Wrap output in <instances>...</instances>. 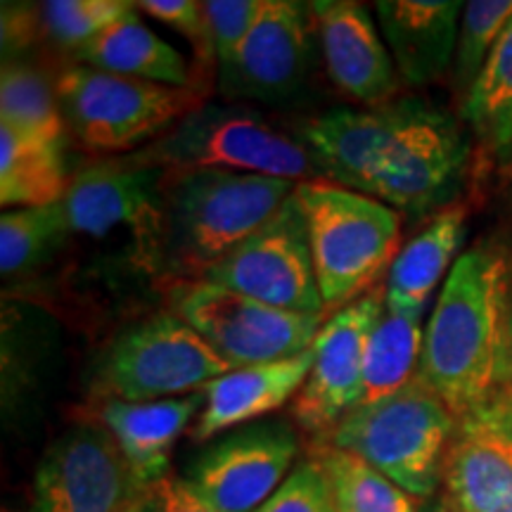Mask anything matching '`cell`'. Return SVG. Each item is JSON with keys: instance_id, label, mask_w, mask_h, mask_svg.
Wrapping results in <instances>:
<instances>
[{"instance_id": "6da1fadb", "label": "cell", "mask_w": 512, "mask_h": 512, "mask_svg": "<svg viewBox=\"0 0 512 512\" xmlns=\"http://www.w3.org/2000/svg\"><path fill=\"white\" fill-rule=\"evenodd\" d=\"M302 143L330 183L406 214L448 207L470 164L463 126L420 98L325 112L302 126Z\"/></svg>"}, {"instance_id": "7a4b0ae2", "label": "cell", "mask_w": 512, "mask_h": 512, "mask_svg": "<svg viewBox=\"0 0 512 512\" xmlns=\"http://www.w3.org/2000/svg\"><path fill=\"white\" fill-rule=\"evenodd\" d=\"M510 266L501 249L460 254L425 325L418 377L456 418L477 411L503 387Z\"/></svg>"}, {"instance_id": "3957f363", "label": "cell", "mask_w": 512, "mask_h": 512, "mask_svg": "<svg viewBox=\"0 0 512 512\" xmlns=\"http://www.w3.org/2000/svg\"><path fill=\"white\" fill-rule=\"evenodd\" d=\"M297 185L226 169L166 171L164 261L185 278H200L204 268L264 228Z\"/></svg>"}, {"instance_id": "277c9868", "label": "cell", "mask_w": 512, "mask_h": 512, "mask_svg": "<svg viewBox=\"0 0 512 512\" xmlns=\"http://www.w3.org/2000/svg\"><path fill=\"white\" fill-rule=\"evenodd\" d=\"M297 202L325 313H337L389 273L401 245V211L328 181L299 183Z\"/></svg>"}, {"instance_id": "5b68a950", "label": "cell", "mask_w": 512, "mask_h": 512, "mask_svg": "<svg viewBox=\"0 0 512 512\" xmlns=\"http://www.w3.org/2000/svg\"><path fill=\"white\" fill-rule=\"evenodd\" d=\"M456 425L451 408L415 375L399 392L351 411L325 444L354 453L406 494L427 501L441 491Z\"/></svg>"}, {"instance_id": "8992f818", "label": "cell", "mask_w": 512, "mask_h": 512, "mask_svg": "<svg viewBox=\"0 0 512 512\" xmlns=\"http://www.w3.org/2000/svg\"><path fill=\"white\" fill-rule=\"evenodd\" d=\"M128 162L164 171L226 169L238 174L287 178L294 183L328 181L323 166L302 143L278 131L259 112L204 102Z\"/></svg>"}, {"instance_id": "52a82bcc", "label": "cell", "mask_w": 512, "mask_h": 512, "mask_svg": "<svg viewBox=\"0 0 512 512\" xmlns=\"http://www.w3.org/2000/svg\"><path fill=\"white\" fill-rule=\"evenodd\" d=\"M55 95L76 143L105 157L143 150L204 105V95L192 88L128 79L86 64L64 69Z\"/></svg>"}, {"instance_id": "ba28073f", "label": "cell", "mask_w": 512, "mask_h": 512, "mask_svg": "<svg viewBox=\"0 0 512 512\" xmlns=\"http://www.w3.org/2000/svg\"><path fill=\"white\" fill-rule=\"evenodd\" d=\"M235 370L171 311L121 332L102 356L95 392L105 401H162L202 392Z\"/></svg>"}, {"instance_id": "9c48e42d", "label": "cell", "mask_w": 512, "mask_h": 512, "mask_svg": "<svg viewBox=\"0 0 512 512\" xmlns=\"http://www.w3.org/2000/svg\"><path fill=\"white\" fill-rule=\"evenodd\" d=\"M166 299L169 311L200 332L233 368L304 354L328 320L275 309L200 278H178L166 290Z\"/></svg>"}, {"instance_id": "30bf717a", "label": "cell", "mask_w": 512, "mask_h": 512, "mask_svg": "<svg viewBox=\"0 0 512 512\" xmlns=\"http://www.w3.org/2000/svg\"><path fill=\"white\" fill-rule=\"evenodd\" d=\"M200 280L245 294L254 302L275 309L304 316H328L320 297L297 192L264 228L249 235L216 264L204 268Z\"/></svg>"}, {"instance_id": "8fae6325", "label": "cell", "mask_w": 512, "mask_h": 512, "mask_svg": "<svg viewBox=\"0 0 512 512\" xmlns=\"http://www.w3.org/2000/svg\"><path fill=\"white\" fill-rule=\"evenodd\" d=\"M164 176V169L133 164L126 157H105L83 166L60 202L69 235L105 238L126 228L136 238L143 266L164 264Z\"/></svg>"}, {"instance_id": "7c38bea8", "label": "cell", "mask_w": 512, "mask_h": 512, "mask_svg": "<svg viewBox=\"0 0 512 512\" xmlns=\"http://www.w3.org/2000/svg\"><path fill=\"white\" fill-rule=\"evenodd\" d=\"M143 496L117 439L100 425L62 434L34 479L36 512H138Z\"/></svg>"}, {"instance_id": "4fadbf2b", "label": "cell", "mask_w": 512, "mask_h": 512, "mask_svg": "<svg viewBox=\"0 0 512 512\" xmlns=\"http://www.w3.org/2000/svg\"><path fill=\"white\" fill-rule=\"evenodd\" d=\"M299 437L287 422L261 420L223 434L185 470V482L221 512H256L290 477Z\"/></svg>"}, {"instance_id": "5bb4252c", "label": "cell", "mask_w": 512, "mask_h": 512, "mask_svg": "<svg viewBox=\"0 0 512 512\" xmlns=\"http://www.w3.org/2000/svg\"><path fill=\"white\" fill-rule=\"evenodd\" d=\"M387 290L380 283L366 297L325 320L313 342V366L292 401V415L304 432L328 437L363 403L366 342L384 309Z\"/></svg>"}, {"instance_id": "9a60e30c", "label": "cell", "mask_w": 512, "mask_h": 512, "mask_svg": "<svg viewBox=\"0 0 512 512\" xmlns=\"http://www.w3.org/2000/svg\"><path fill=\"white\" fill-rule=\"evenodd\" d=\"M311 29L309 5L264 0L245 43L216 69V86L223 98L254 102L294 98L309 76Z\"/></svg>"}, {"instance_id": "2e32d148", "label": "cell", "mask_w": 512, "mask_h": 512, "mask_svg": "<svg viewBox=\"0 0 512 512\" xmlns=\"http://www.w3.org/2000/svg\"><path fill=\"white\" fill-rule=\"evenodd\" d=\"M441 491L460 512H512V387L458 418Z\"/></svg>"}, {"instance_id": "e0dca14e", "label": "cell", "mask_w": 512, "mask_h": 512, "mask_svg": "<svg viewBox=\"0 0 512 512\" xmlns=\"http://www.w3.org/2000/svg\"><path fill=\"white\" fill-rule=\"evenodd\" d=\"M325 72L349 100L368 110L399 98L401 76L370 10L351 0L309 3Z\"/></svg>"}, {"instance_id": "ac0fdd59", "label": "cell", "mask_w": 512, "mask_h": 512, "mask_svg": "<svg viewBox=\"0 0 512 512\" xmlns=\"http://www.w3.org/2000/svg\"><path fill=\"white\" fill-rule=\"evenodd\" d=\"M311 366L313 347L285 361L235 368L216 377L204 387L207 401L197 415V422L190 427V439L195 444H204L235 427L261 422L268 413H275L285 403L297 399Z\"/></svg>"}, {"instance_id": "d6986e66", "label": "cell", "mask_w": 512, "mask_h": 512, "mask_svg": "<svg viewBox=\"0 0 512 512\" xmlns=\"http://www.w3.org/2000/svg\"><path fill=\"white\" fill-rule=\"evenodd\" d=\"M460 0H380L375 15L401 81L430 86L456 60Z\"/></svg>"}, {"instance_id": "ffe728a7", "label": "cell", "mask_w": 512, "mask_h": 512, "mask_svg": "<svg viewBox=\"0 0 512 512\" xmlns=\"http://www.w3.org/2000/svg\"><path fill=\"white\" fill-rule=\"evenodd\" d=\"M202 392L162 401H102L98 418L117 444L140 484L150 486L171 475L169 463L176 441L202 413Z\"/></svg>"}, {"instance_id": "44dd1931", "label": "cell", "mask_w": 512, "mask_h": 512, "mask_svg": "<svg viewBox=\"0 0 512 512\" xmlns=\"http://www.w3.org/2000/svg\"><path fill=\"white\" fill-rule=\"evenodd\" d=\"M465 219L467 211L463 204H448L399 249L384 280L389 306L403 311H425L441 278L460 259Z\"/></svg>"}, {"instance_id": "7402d4cb", "label": "cell", "mask_w": 512, "mask_h": 512, "mask_svg": "<svg viewBox=\"0 0 512 512\" xmlns=\"http://www.w3.org/2000/svg\"><path fill=\"white\" fill-rule=\"evenodd\" d=\"M74 57L100 72L197 91L195 74H192V67H188V60L171 43L162 41L147 24L140 22L138 10L119 19L93 41L76 48Z\"/></svg>"}, {"instance_id": "603a6c76", "label": "cell", "mask_w": 512, "mask_h": 512, "mask_svg": "<svg viewBox=\"0 0 512 512\" xmlns=\"http://www.w3.org/2000/svg\"><path fill=\"white\" fill-rule=\"evenodd\" d=\"M62 147L0 124V204L5 209L60 204L69 190Z\"/></svg>"}, {"instance_id": "cb8c5ba5", "label": "cell", "mask_w": 512, "mask_h": 512, "mask_svg": "<svg viewBox=\"0 0 512 512\" xmlns=\"http://www.w3.org/2000/svg\"><path fill=\"white\" fill-rule=\"evenodd\" d=\"M422 313L425 311L396 309L384 299V309L377 316L366 342L363 403L380 401L384 396L399 392L418 375L422 342H425Z\"/></svg>"}, {"instance_id": "d4e9b609", "label": "cell", "mask_w": 512, "mask_h": 512, "mask_svg": "<svg viewBox=\"0 0 512 512\" xmlns=\"http://www.w3.org/2000/svg\"><path fill=\"white\" fill-rule=\"evenodd\" d=\"M460 117L479 140L496 150L512 147V19L460 102Z\"/></svg>"}, {"instance_id": "484cf974", "label": "cell", "mask_w": 512, "mask_h": 512, "mask_svg": "<svg viewBox=\"0 0 512 512\" xmlns=\"http://www.w3.org/2000/svg\"><path fill=\"white\" fill-rule=\"evenodd\" d=\"M313 456L328 475L337 512H418V498L406 494L354 453L323 444Z\"/></svg>"}, {"instance_id": "4316f807", "label": "cell", "mask_w": 512, "mask_h": 512, "mask_svg": "<svg viewBox=\"0 0 512 512\" xmlns=\"http://www.w3.org/2000/svg\"><path fill=\"white\" fill-rule=\"evenodd\" d=\"M0 124L64 145L67 124L55 86H48L36 69L24 64H5L0 74Z\"/></svg>"}, {"instance_id": "83f0119b", "label": "cell", "mask_w": 512, "mask_h": 512, "mask_svg": "<svg viewBox=\"0 0 512 512\" xmlns=\"http://www.w3.org/2000/svg\"><path fill=\"white\" fill-rule=\"evenodd\" d=\"M69 230L60 204L36 209H10L0 216V271L17 275L46 261Z\"/></svg>"}, {"instance_id": "f1b7e54d", "label": "cell", "mask_w": 512, "mask_h": 512, "mask_svg": "<svg viewBox=\"0 0 512 512\" xmlns=\"http://www.w3.org/2000/svg\"><path fill=\"white\" fill-rule=\"evenodd\" d=\"M512 19V0H470L460 17V34L453 60L458 93L467 95L477 76L482 74L491 50Z\"/></svg>"}, {"instance_id": "f546056e", "label": "cell", "mask_w": 512, "mask_h": 512, "mask_svg": "<svg viewBox=\"0 0 512 512\" xmlns=\"http://www.w3.org/2000/svg\"><path fill=\"white\" fill-rule=\"evenodd\" d=\"M136 10L124 0H50L41 5L43 29L64 48H81Z\"/></svg>"}, {"instance_id": "4dcf8cb0", "label": "cell", "mask_w": 512, "mask_h": 512, "mask_svg": "<svg viewBox=\"0 0 512 512\" xmlns=\"http://www.w3.org/2000/svg\"><path fill=\"white\" fill-rule=\"evenodd\" d=\"M256 512H337L320 460L316 456L302 460Z\"/></svg>"}, {"instance_id": "1f68e13d", "label": "cell", "mask_w": 512, "mask_h": 512, "mask_svg": "<svg viewBox=\"0 0 512 512\" xmlns=\"http://www.w3.org/2000/svg\"><path fill=\"white\" fill-rule=\"evenodd\" d=\"M136 10H143L145 15L155 17L157 22L188 38L197 62L202 64V74L207 69L219 67L202 3H195V0H140Z\"/></svg>"}, {"instance_id": "d6a6232c", "label": "cell", "mask_w": 512, "mask_h": 512, "mask_svg": "<svg viewBox=\"0 0 512 512\" xmlns=\"http://www.w3.org/2000/svg\"><path fill=\"white\" fill-rule=\"evenodd\" d=\"M202 8L204 17H207L211 43H214L216 62L223 64L245 43L254 22L261 15L264 0H207V3H202Z\"/></svg>"}, {"instance_id": "836d02e7", "label": "cell", "mask_w": 512, "mask_h": 512, "mask_svg": "<svg viewBox=\"0 0 512 512\" xmlns=\"http://www.w3.org/2000/svg\"><path fill=\"white\" fill-rule=\"evenodd\" d=\"M138 512H221L204 501L185 477L166 475L159 482L145 486Z\"/></svg>"}, {"instance_id": "e575fe53", "label": "cell", "mask_w": 512, "mask_h": 512, "mask_svg": "<svg viewBox=\"0 0 512 512\" xmlns=\"http://www.w3.org/2000/svg\"><path fill=\"white\" fill-rule=\"evenodd\" d=\"M512 387V297L508 309V323H505V347H503V387Z\"/></svg>"}, {"instance_id": "d590c367", "label": "cell", "mask_w": 512, "mask_h": 512, "mask_svg": "<svg viewBox=\"0 0 512 512\" xmlns=\"http://www.w3.org/2000/svg\"><path fill=\"white\" fill-rule=\"evenodd\" d=\"M418 512H460V510L451 503V498H448L444 491H439L437 496L427 498V501H420Z\"/></svg>"}, {"instance_id": "8d00e7d4", "label": "cell", "mask_w": 512, "mask_h": 512, "mask_svg": "<svg viewBox=\"0 0 512 512\" xmlns=\"http://www.w3.org/2000/svg\"><path fill=\"white\" fill-rule=\"evenodd\" d=\"M510 150H512V147H510Z\"/></svg>"}]
</instances>
